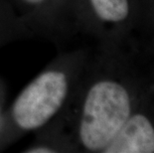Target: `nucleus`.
Returning a JSON list of instances; mask_svg holds the SVG:
<instances>
[{"mask_svg": "<svg viewBox=\"0 0 154 153\" xmlns=\"http://www.w3.org/2000/svg\"><path fill=\"white\" fill-rule=\"evenodd\" d=\"M131 115L128 92L113 81L94 84L87 94L80 137L90 150H101L112 140Z\"/></svg>", "mask_w": 154, "mask_h": 153, "instance_id": "f257e3e1", "label": "nucleus"}, {"mask_svg": "<svg viewBox=\"0 0 154 153\" xmlns=\"http://www.w3.org/2000/svg\"><path fill=\"white\" fill-rule=\"evenodd\" d=\"M68 83L61 72L40 75L20 93L13 106V118L23 129L44 125L60 109L67 96Z\"/></svg>", "mask_w": 154, "mask_h": 153, "instance_id": "f03ea898", "label": "nucleus"}, {"mask_svg": "<svg viewBox=\"0 0 154 153\" xmlns=\"http://www.w3.org/2000/svg\"><path fill=\"white\" fill-rule=\"evenodd\" d=\"M103 152L153 153L154 125L144 115H130L112 140L103 149Z\"/></svg>", "mask_w": 154, "mask_h": 153, "instance_id": "7ed1b4c3", "label": "nucleus"}, {"mask_svg": "<svg viewBox=\"0 0 154 153\" xmlns=\"http://www.w3.org/2000/svg\"><path fill=\"white\" fill-rule=\"evenodd\" d=\"M96 14L103 21L121 22L128 16V0H91Z\"/></svg>", "mask_w": 154, "mask_h": 153, "instance_id": "20e7f679", "label": "nucleus"}, {"mask_svg": "<svg viewBox=\"0 0 154 153\" xmlns=\"http://www.w3.org/2000/svg\"><path fill=\"white\" fill-rule=\"evenodd\" d=\"M26 152H30V153H53L54 150H51L50 148H46V147H38V148H32V149H30V150H28Z\"/></svg>", "mask_w": 154, "mask_h": 153, "instance_id": "39448f33", "label": "nucleus"}, {"mask_svg": "<svg viewBox=\"0 0 154 153\" xmlns=\"http://www.w3.org/2000/svg\"><path fill=\"white\" fill-rule=\"evenodd\" d=\"M26 2H28V3H33V4H36V3H40L42 2L43 0H25Z\"/></svg>", "mask_w": 154, "mask_h": 153, "instance_id": "423d86ee", "label": "nucleus"}]
</instances>
